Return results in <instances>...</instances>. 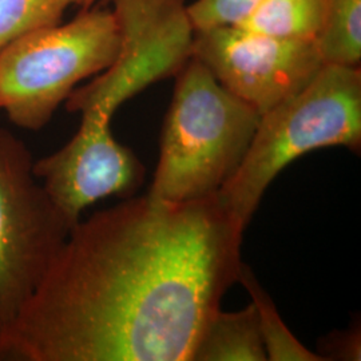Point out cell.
Listing matches in <instances>:
<instances>
[{
  "label": "cell",
  "mask_w": 361,
  "mask_h": 361,
  "mask_svg": "<svg viewBox=\"0 0 361 361\" xmlns=\"http://www.w3.org/2000/svg\"><path fill=\"white\" fill-rule=\"evenodd\" d=\"M244 231L217 194L129 197L79 219L1 331L0 360L193 361L238 279Z\"/></svg>",
  "instance_id": "cell-1"
},
{
  "label": "cell",
  "mask_w": 361,
  "mask_h": 361,
  "mask_svg": "<svg viewBox=\"0 0 361 361\" xmlns=\"http://www.w3.org/2000/svg\"><path fill=\"white\" fill-rule=\"evenodd\" d=\"M258 121L257 110L192 56L176 75L149 195L170 204L216 195L243 164Z\"/></svg>",
  "instance_id": "cell-2"
},
{
  "label": "cell",
  "mask_w": 361,
  "mask_h": 361,
  "mask_svg": "<svg viewBox=\"0 0 361 361\" xmlns=\"http://www.w3.org/2000/svg\"><path fill=\"white\" fill-rule=\"evenodd\" d=\"M331 146L360 152V67L324 65L305 87L261 114L243 164L217 193L221 204L246 228L281 170Z\"/></svg>",
  "instance_id": "cell-3"
},
{
  "label": "cell",
  "mask_w": 361,
  "mask_h": 361,
  "mask_svg": "<svg viewBox=\"0 0 361 361\" xmlns=\"http://www.w3.org/2000/svg\"><path fill=\"white\" fill-rule=\"evenodd\" d=\"M119 44L109 8L15 39L0 50V110L18 128L43 129L79 82L114 63Z\"/></svg>",
  "instance_id": "cell-4"
},
{
  "label": "cell",
  "mask_w": 361,
  "mask_h": 361,
  "mask_svg": "<svg viewBox=\"0 0 361 361\" xmlns=\"http://www.w3.org/2000/svg\"><path fill=\"white\" fill-rule=\"evenodd\" d=\"M23 141L0 129V329L34 297L71 225L34 174Z\"/></svg>",
  "instance_id": "cell-5"
},
{
  "label": "cell",
  "mask_w": 361,
  "mask_h": 361,
  "mask_svg": "<svg viewBox=\"0 0 361 361\" xmlns=\"http://www.w3.org/2000/svg\"><path fill=\"white\" fill-rule=\"evenodd\" d=\"M119 28L114 63L66 99L71 113L113 118L157 82L176 77L193 56L194 30L186 0H110Z\"/></svg>",
  "instance_id": "cell-6"
},
{
  "label": "cell",
  "mask_w": 361,
  "mask_h": 361,
  "mask_svg": "<svg viewBox=\"0 0 361 361\" xmlns=\"http://www.w3.org/2000/svg\"><path fill=\"white\" fill-rule=\"evenodd\" d=\"M193 56L261 114L305 87L323 67L314 40H292L240 26L197 30Z\"/></svg>",
  "instance_id": "cell-7"
},
{
  "label": "cell",
  "mask_w": 361,
  "mask_h": 361,
  "mask_svg": "<svg viewBox=\"0 0 361 361\" xmlns=\"http://www.w3.org/2000/svg\"><path fill=\"white\" fill-rule=\"evenodd\" d=\"M34 174L74 226L92 204L135 193L145 168L129 147L114 138L111 118L87 111L82 113L77 134L62 149L34 161Z\"/></svg>",
  "instance_id": "cell-8"
},
{
  "label": "cell",
  "mask_w": 361,
  "mask_h": 361,
  "mask_svg": "<svg viewBox=\"0 0 361 361\" xmlns=\"http://www.w3.org/2000/svg\"><path fill=\"white\" fill-rule=\"evenodd\" d=\"M253 304L237 312L219 310L207 324L193 361H267Z\"/></svg>",
  "instance_id": "cell-9"
},
{
  "label": "cell",
  "mask_w": 361,
  "mask_h": 361,
  "mask_svg": "<svg viewBox=\"0 0 361 361\" xmlns=\"http://www.w3.org/2000/svg\"><path fill=\"white\" fill-rule=\"evenodd\" d=\"M322 0H259L234 26L292 40H316L322 27Z\"/></svg>",
  "instance_id": "cell-10"
},
{
  "label": "cell",
  "mask_w": 361,
  "mask_h": 361,
  "mask_svg": "<svg viewBox=\"0 0 361 361\" xmlns=\"http://www.w3.org/2000/svg\"><path fill=\"white\" fill-rule=\"evenodd\" d=\"M316 46L324 65L360 67L361 0H322Z\"/></svg>",
  "instance_id": "cell-11"
},
{
  "label": "cell",
  "mask_w": 361,
  "mask_h": 361,
  "mask_svg": "<svg viewBox=\"0 0 361 361\" xmlns=\"http://www.w3.org/2000/svg\"><path fill=\"white\" fill-rule=\"evenodd\" d=\"M244 285L257 314L258 329L262 344L267 352V359L271 361H324L322 355L313 353L302 345L295 335L288 329L271 296L262 289L250 268L241 264L238 279Z\"/></svg>",
  "instance_id": "cell-12"
},
{
  "label": "cell",
  "mask_w": 361,
  "mask_h": 361,
  "mask_svg": "<svg viewBox=\"0 0 361 361\" xmlns=\"http://www.w3.org/2000/svg\"><path fill=\"white\" fill-rule=\"evenodd\" d=\"M68 0H0V50L10 42L61 23Z\"/></svg>",
  "instance_id": "cell-13"
},
{
  "label": "cell",
  "mask_w": 361,
  "mask_h": 361,
  "mask_svg": "<svg viewBox=\"0 0 361 361\" xmlns=\"http://www.w3.org/2000/svg\"><path fill=\"white\" fill-rule=\"evenodd\" d=\"M259 0H195L188 6L194 30L241 23Z\"/></svg>",
  "instance_id": "cell-14"
},
{
  "label": "cell",
  "mask_w": 361,
  "mask_h": 361,
  "mask_svg": "<svg viewBox=\"0 0 361 361\" xmlns=\"http://www.w3.org/2000/svg\"><path fill=\"white\" fill-rule=\"evenodd\" d=\"M95 0H68L70 4H75L82 7V10H86V8H90L91 6L94 4Z\"/></svg>",
  "instance_id": "cell-15"
},
{
  "label": "cell",
  "mask_w": 361,
  "mask_h": 361,
  "mask_svg": "<svg viewBox=\"0 0 361 361\" xmlns=\"http://www.w3.org/2000/svg\"><path fill=\"white\" fill-rule=\"evenodd\" d=\"M0 335H1V329H0Z\"/></svg>",
  "instance_id": "cell-16"
}]
</instances>
